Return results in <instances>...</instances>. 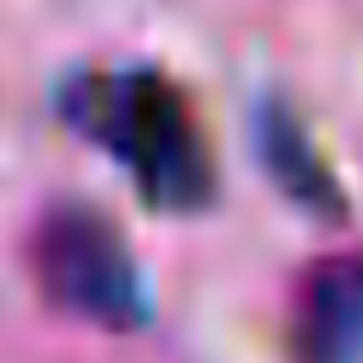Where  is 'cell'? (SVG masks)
<instances>
[{
	"instance_id": "6da1fadb",
	"label": "cell",
	"mask_w": 363,
	"mask_h": 363,
	"mask_svg": "<svg viewBox=\"0 0 363 363\" xmlns=\"http://www.w3.org/2000/svg\"><path fill=\"white\" fill-rule=\"evenodd\" d=\"M62 125L102 147L130 187L164 216H199L216 204V153L176 79L159 68H85L57 91Z\"/></svg>"
},
{
	"instance_id": "7a4b0ae2",
	"label": "cell",
	"mask_w": 363,
	"mask_h": 363,
	"mask_svg": "<svg viewBox=\"0 0 363 363\" xmlns=\"http://www.w3.org/2000/svg\"><path fill=\"white\" fill-rule=\"evenodd\" d=\"M28 272L34 289L96 329H142L153 312L147 295V272L136 261V250L125 244V233L113 227V216L91 210V204H51L34 221L28 238Z\"/></svg>"
},
{
	"instance_id": "3957f363",
	"label": "cell",
	"mask_w": 363,
	"mask_h": 363,
	"mask_svg": "<svg viewBox=\"0 0 363 363\" xmlns=\"http://www.w3.org/2000/svg\"><path fill=\"white\" fill-rule=\"evenodd\" d=\"M295 363H363V250L323 255L301 272L289 306Z\"/></svg>"
},
{
	"instance_id": "277c9868",
	"label": "cell",
	"mask_w": 363,
	"mask_h": 363,
	"mask_svg": "<svg viewBox=\"0 0 363 363\" xmlns=\"http://www.w3.org/2000/svg\"><path fill=\"white\" fill-rule=\"evenodd\" d=\"M250 136H255V159H261V170L272 176V187H278L295 210H306V216H318V221H346L340 176H335L329 159L312 147L301 113H295L284 96H261Z\"/></svg>"
}]
</instances>
